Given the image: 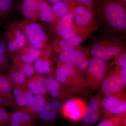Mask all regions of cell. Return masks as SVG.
Instances as JSON below:
<instances>
[{"label": "cell", "mask_w": 126, "mask_h": 126, "mask_svg": "<svg viewBox=\"0 0 126 126\" xmlns=\"http://www.w3.org/2000/svg\"><path fill=\"white\" fill-rule=\"evenodd\" d=\"M8 126H36L35 119L27 113L18 109L11 113Z\"/></svg>", "instance_id": "12"}, {"label": "cell", "mask_w": 126, "mask_h": 126, "mask_svg": "<svg viewBox=\"0 0 126 126\" xmlns=\"http://www.w3.org/2000/svg\"><path fill=\"white\" fill-rule=\"evenodd\" d=\"M62 37L63 40L73 46H78L83 42L82 39L71 30Z\"/></svg>", "instance_id": "30"}, {"label": "cell", "mask_w": 126, "mask_h": 126, "mask_svg": "<svg viewBox=\"0 0 126 126\" xmlns=\"http://www.w3.org/2000/svg\"><path fill=\"white\" fill-rule=\"evenodd\" d=\"M123 4L126 6V0H121Z\"/></svg>", "instance_id": "42"}, {"label": "cell", "mask_w": 126, "mask_h": 126, "mask_svg": "<svg viewBox=\"0 0 126 126\" xmlns=\"http://www.w3.org/2000/svg\"><path fill=\"white\" fill-rule=\"evenodd\" d=\"M15 69L20 72L27 79L33 76L36 73L31 64L24 63L17 59L15 60Z\"/></svg>", "instance_id": "26"}, {"label": "cell", "mask_w": 126, "mask_h": 126, "mask_svg": "<svg viewBox=\"0 0 126 126\" xmlns=\"http://www.w3.org/2000/svg\"><path fill=\"white\" fill-rule=\"evenodd\" d=\"M118 62L122 68H126V54H122L119 55L118 59Z\"/></svg>", "instance_id": "35"}, {"label": "cell", "mask_w": 126, "mask_h": 126, "mask_svg": "<svg viewBox=\"0 0 126 126\" xmlns=\"http://www.w3.org/2000/svg\"><path fill=\"white\" fill-rule=\"evenodd\" d=\"M60 46L61 47V51L59 55L58 60L60 63H63L74 50L73 46L68 44L65 41H60Z\"/></svg>", "instance_id": "28"}, {"label": "cell", "mask_w": 126, "mask_h": 126, "mask_svg": "<svg viewBox=\"0 0 126 126\" xmlns=\"http://www.w3.org/2000/svg\"><path fill=\"white\" fill-rule=\"evenodd\" d=\"M126 6L121 0H94L93 10L113 30L123 32L126 29Z\"/></svg>", "instance_id": "1"}, {"label": "cell", "mask_w": 126, "mask_h": 126, "mask_svg": "<svg viewBox=\"0 0 126 126\" xmlns=\"http://www.w3.org/2000/svg\"><path fill=\"white\" fill-rule=\"evenodd\" d=\"M46 89L47 94L54 98H61L64 96L63 88L61 83L53 75H49L45 78Z\"/></svg>", "instance_id": "14"}, {"label": "cell", "mask_w": 126, "mask_h": 126, "mask_svg": "<svg viewBox=\"0 0 126 126\" xmlns=\"http://www.w3.org/2000/svg\"><path fill=\"white\" fill-rule=\"evenodd\" d=\"M85 59L83 52L80 50H74L64 62V65L70 68H76Z\"/></svg>", "instance_id": "23"}, {"label": "cell", "mask_w": 126, "mask_h": 126, "mask_svg": "<svg viewBox=\"0 0 126 126\" xmlns=\"http://www.w3.org/2000/svg\"><path fill=\"white\" fill-rule=\"evenodd\" d=\"M26 43V37L20 31L17 30L15 32L13 39H9L7 44V49L10 52H16L22 48Z\"/></svg>", "instance_id": "18"}, {"label": "cell", "mask_w": 126, "mask_h": 126, "mask_svg": "<svg viewBox=\"0 0 126 126\" xmlns=\"http://www.w3.org/2000/svg\"><path fill=\"white\" fill-rule=\"evenodd\" d=\"M12 87L14 100L18 108L25 106L35 95L25 84Z\"/></svg>", "instance_id": "11"}, {"label": "cell", "mask_w": 126, "mask_h": 126, "mask_svg": "<svg viewBox=\"0 0 126 126\" xmlns=\"http://www.w3.org/2000/svg\"><path fill=\"white\" fill-rule=\"evenodd\" d=\"M14 0H0V16L6 15L11 9Z\"/></svg>", "instance_id": "31"}, {"label": "cell", "mask_w": 126, "mask_h": 126, "mask_svg": "<svg viewBox=\"0 0 126 126\" xmlns=\"http://www.w3.org/2000/svg\"></svg>", "instance_id": "43"}, {"label": "cell", "mask_w": 126, "mask_h": 126, "mask_svg": "<svg viewBox=\"0 0 126 126\" xmlns=\"http://www.w3.org/2000/svg\"><path fill=\"white\" fill-rule=\"evenodd\" d=\"M39 16L41 20L49 23L54 19L51 6L45 0H41L39 4Z\"/></svg>", "instance_id": "21"}, {"label": "cell", "mask_w": 126, "mask_h": 126, "mask_svg": "<svg viewBox=\"0 0 126 126\" xmlns=\"http://www.w3.org/2000/svg\"><path fill=\"white\" fill-rule=\"evenodd\" d=\"M124 113L104 119L96 126H123L124 117V115H123Z\"/></svg>", "instance_id": "29"}, {"label": "cell", "mask_w": 126, "mask_h": 126, "mask_svg": "<svg viewBox=\"0 0 126 126\" xmlns=\"http://www.w3.org/2000/svg\"><path fill=\"white\" fill-rule=\"evenodd\" d=\"M45 79V77L42 75L38 74L27 78L24 84L34 95H45L47 94Z\"/></svg>", "instance_id": "10"}, {"label": "cell", "mask_w": 126, "mask_h": 126, "mask_svg": "<svg viewBox=\"0 0 126 126\" xmlns=\"http://www.w3.org/2000/svg\"><path fill=\"white\" fill-rule=\"evenodd\" d=\"M121 52L119 46L115 45H105L96 44L90 49L92 55L103 61H107L114 56H117Z\"/></svg>", "instance_id": "4"}, {"label": "cell", "mask_w": 126, "mask_h": 126, "mask_svg": "<svg viewBox=\"0 0 126 126\" xmlns=\"http://www.w3.org/2000/svg\"><path fill=\"white\" fill-rule=\"evenodd\" d=\"M93 15L92 9L81 5H73V19L75 23L79 26L88 24L91 21Z\"/></svg>", "instance_id": "8"}, {"label": "cell", "mask_w": 126, "mask_h": 126, "mask_svg": "<svg viewBox=\"0 0 126 126\" xmlns=\"http://www.w3.org/2000/svg\"><path fill=\"white\" fill-rule=\"evenodd\" d=\"M98 103L95 99L91 100L86 107L83 115L81 118L82 123L84 124L90 123L91 117L95 113H98Z\"/></svg>", "instance_id": "22"}, {"label": "cell", "mask_w": 126, "mask_h": 126, "mask_svg": "<svg viewBox=\"0 0 126 126\" xmlns=\"http://www.w3.org/2000/svg\"><path fill=\"white\" fill-rule=\"evenodd\" d=\"M73 21V9L67 14L61 18L56 26L57 33L63 37L71 30Z\"/></svg>", "instance_id": "16"}, {"label": "cell", "mask_w": 126, "mask_h": 126, "mask_svg": "<svg viewBox=\"0 0 126 126\" xmlns=\"http://www.w3.org/2000/svg\"><path fill=\"white\" fill-rule=\"evenodd\" d=\"M62 112L65 117L74 121H78L82 118L84 111L79 107L75 101L70 100L64 104Z\"/></svg>", "instance_id": "15"}, {"label": "cell", "mask_w": 126, "mask_h": 126, "mask_svg": "<svg viewBox=\"0 0 126 126\" xmlns=\"http://www.w3.org/2000/svg\"><path fill=\"white\" fill-rule=\"evenodd\" d=\"M6 107V105L4 102L3 101V99L0 97V108L5 107Z\"/></svg>", "instance_id": "39"}, {"label": "cell", "mask_w": 126, "mask_h": 126, "mask_svg": "<svg viewBox=\"0 0 126 126\" xmlns=\"http://www.w3.org/2000/svg\"><path fill=\"white\" fill-rule=\"evenodd\" d=\"M11 113L8 112L4 107L0 108V126H8Z\"/></svg>", "instance_id": "32"}, {"label": "cell", "mask_w": 126, "mask_h": 126, "mask_svg": "<svg viewBox=\"0 0 126 126\" xmlns=\"http://www.w3.org/2000/svg\"><path fill=\"white\" fill-rule=\"evenodd\" d=\"M115 94L108 95L103 99V107L107 112L111 115H118L124 113L126 110L125 98L122 99Z\"/></svg>", "instance_id": "3"}, {"label": "cell", "mask_w": 126, "mask_h": 126, "mask_svg": "<svg viewBox=\"0 0 126 126\" xmlns=\"http://www.w3.org/2000/svg\"><path fill=\"white\" fill-rule=\"evenodd\" d=\"M72 4L81 5L93 9L94 3V0H72Z\"/></svg>", "instance_id": "33"}, {"label": "cell", "mask_w": 126, "mask_h": 126, "mask_svg": "<svg viewBox=\"0 0 126 126\" xmlns=\"http://www.w3.org/2000/svg\"><path fill=\"white\" fill-rule=\"evenodd\" d=\"M48 2H49V3H51V4H55V3H57L59 2V1H61V0H47Z\"/></svg>", "instance_id": "40"}, {"label": "cell", "mask_w": 126, "mask_h": 126, "mask_svg": "<svg viewBox=\"0 0 126 126\" xmlns=\"http://www.w3.org/2000/svg\"><path fill=\"white\" fill-rule=\"evenodd\" d=\"M30 56L31 57L34 62L40 58L41 56V52L38 49L36 48H32L27 51Z\"/></svg>", "instance_id": "34"}, {"label": "cell", "mask_w": 126, "mask_h": 126, "mask_svg": "<svg viewBox=\"0 0 126 126\" xmlns=\"http://www.w3.org/2000/svg\"><path fill=\"white\" fill-rule=\"evenodd\" d=\"M51 107L55 110H58L60 107L59 102L57 100H54L50 103Z\"/></svg>", "instance_id": "38"}, {"label": "cell", "mask_w": 126, "mask_h": 126, "mask_svg": "<svg viewBox=\"0 0 126 126\" xmlns=\"http://www.w3.org/2000/svg\"><path fill=\"white\" fill-rule=\"evenodd\" d=\"M0 97L6 107L13 108L16 107L12 93V85L7 74H0Z\"/></svg>", "instance_id": "6"}, {"label": "cell", "mask_w": 126, "mask_h": 126, "mask_svg": "<svg viewBox=\"0 0 126 126\" xmlns=\"http://www.w3.org/2000/svg\"><path fill=\"white\" fill-rule=\"evenodd\" d=\"M46 100L44 95L38 94L34 96L25 106L18 107V109L27 113L35 119L43 108Z\"/></svg>", "instance_id": "7"}, {"label": "cell", "mask_w": 126, "mask_h": 126, "mask_svg": "<svg viewBox=\"0 0 126 126\" xmlns=\"http://www.w3.org/2000/svg\"><path fill=\"white\" fill-rule=\"evenodd\" d=\"M57 114V110L52 108L50 103L45 102L37 118L41 121L48 122L53 121Z\"/></svg>", "instance_id": "20"}, {"label": "cell", "mask_w": 126, "mask_h": 126, "mask_svg": "<svg viewBox=\"0 0 126 126\" xmlns=\"http://www.w3.org/2000/svg\"><path fill=\"white\" fill-rule=\"evenodd\" d=\"M125 85L119 75L112 74L104 79L102 83L101 89L108 96L121 92Z\"/></svg>", "instance_id": "5"}, {"label": "cell", "mask_w": 126, "mask_h": 126, "mask_svg": "<svg viewBox=\"0 0 126 126\" xmlns=\"http://www.w3.org/2000/svg\"><path fill=\"white\" fill-rule=\"evenodd\" d=\"M119 76L123 81L124 84H126V68H122L120 72Z\"/></svg>", "instance_id": "37"}, {"label": "cell", "mask_w": 126, "mask_h": 126, "mask_svg": "<svg viewBox=\"0 0 126 126\" xmlns=\"http://www.w3.org/2000/svg\"><path fill=\"white\" fill-rule=\"evenodd\" d=\"M41 0H22L20 8L26 19L34 20L39 16V4Z\"/></svg>", "instance_id": "13"}, {"label": "cell", "mask_w": 126, "mask_h": 126, "mask_svg": "<svg viewBox=\"0 0 126 126\" xmlns=\"http://www.w3.org/2000/svg\"><path fill=\"white\" fill-rule=\"evenodd\" d=\"M7 74L12 86L19 87L24 84L27 78L20 72L15 69H10Z\"/></svg>", "instance_id": "25"}, {"label": "cell", "mask_w": 126, "mask_h": 126, "mask_svg": "<svg viewBox=\"0 0 126 126\" xmlns=\"http://www.w3.org/2000/svg\"><path fill=\"white\" fill-rule=\"evenodd\" d=\"M106 71L105 63L100 59L94 57L89 63L88 73L94 81L98 82L101 81L105 77Z\"/></svg>", "instance_id": "9"}, {"label": "cell", "mask_w": 126, "mask_h": 126, "mask_svg": "<svg viewBox=\"0 0 126 126\" xmlns=\"http://www.w3.org/2000/svg\"><path fill=\"white\" fill-rule=\"evenodd\" d=\"M61 1H63V2H65V3H67V4H69V3H71L72 4V0H61Z\"/></svg>", "instance_id": "41"}, {"label": "cell", "mask_w": 126, "mask_h": 126, "mask_svg": "<svg viewBox=\"0 0 126 126\" xmlns=\"http://www.w3.org/2000/svg\"><path fill=\"white\" fill-rule=\"evenodd\" d=\"M7 46L0 40V74H7L10 69Z\"/></svg>", "instance_id": "19"}, {"label": "cell", "mask_w": 126, "mask_h": 126, "mask_svg": "<svg viewBox=\"0 0 126 126\" xmlns=\"http://www.w3.org/2000/svg\"><path fill=\"white\" fill-rule=\"evenodd\" d=\"M75 73L73 68L62 65L58 67L55 73L56 79L62 84L69 85L71 78Z\"/></svg>", "instance_id": "17"}, {"label": "cell", "mask_w": 126, "mask_h": 126, "mask_svg": "<svg viewBox=\"0 0 126 126\" xmlns=\"http://www.w3.org/2000/svg\"><path fill=\"white\" fill-rule=\"evenodd\" d=\"M24 33L32 47L39 49L45 44L46 36L39 24L34 22L29 23L25 27Z\"/></svg>", "instance_id": "2"}, {"label": "cell", "mask_w": 126, "mask_h": 126, "mask_svg": "<svg viewBox=\"0 0 126 126\" xmlns=\"http://www.w3.org/2000/svg\"><path fill=\"white\" fill-rule=\"evenodd\" d=\"M89 63V62L88 60L87 59H84L77 66L76 68L80 70H84L88 66Z\"/></svg>", "instance_id": "36"}, {"label": "cell", "mask_w": 126, "mask_h": 126, "mask_svg": "<svg viewBox=\"0 0 126 126\" xmlns=\"http://www.w3.org/2000/svg\"><path fill=\"white\" fill-rule=\"evenodd\" d=\"M34 63V68L38 74H47L50 73L49 61L46 57L40 58Z\"/></svg>", "instance_id": "27"}, {"label": "cell", "mask_w": 126, "mask_h": 126, "mask_svg": "<svg viewBox=\"0 0 126 126\" xmlns=\"http://www.w3.org/2000/svg\"><path fill=\"white\" fill-rule=\"evenodd\" d=\"M54 16L61 19L73 9V5L70 7L68 4L62 1L54 4L51 7Z\"/></svg>", "instance_id": "24"}]
</instances>
